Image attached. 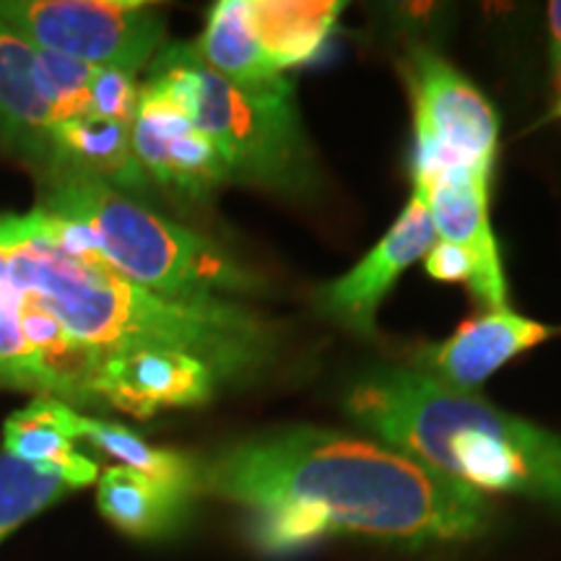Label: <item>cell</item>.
<instances>
[{
    "label": "cell",
    "instance_id": "277c9868",
    "mask_svg": "<svg viewBox=\"0 0 561 561\" xmlns=\"http://www.w3.org/2000/svg\"><path fill=\"white\" fill-rule=\"evenodd\" d=\"M146 87L161 91L191 115L227 161L231 180L301 198L318 187V167L289 76L234 83L208 68L193 45L161 47Z\"/></svg>",
    "mask_w": 561,
    "mask_h": 561
},
{
    "label": "cell",
    "instance_id": "52a82bcc",
    "mask_svg": "<svg viewBox=\"0 0 561 561\" xmlns=\"http://www.w3.org/2000/svg\"><path fill=\"white\" fill-rule=\"evenodd\" d=\"M401 68L416 125L413 172L473 167L491 174L500 121L486 96L430 47H413Z\"/></svg>",
    "mask_w": 561,
    "mask_h": 561
},
{
    "label": "cell",
    "instance_id": "7c38bea8",
    "mask_svg": "<svg viewBox=\"0 0 561 561\" xmlns=\"http://www.w3.org/2000/svg\"><path fill=\"white\" fill-rule=\"evenodd\" d=\"M553 335H561V328H549L510 310L486 312L462 322L453 339L437 346H421L413 369L455 390L471 392L517 354L536 348Z\"/></svg>",
    "mask_w": 561,
    "mask_h": 561
},
{
    "label": "cell",
    "instance_id": "44dd1931",
    "mask_svg": "<svg viewBox=\"0 0 561 561\" xmlns=\"http://www.w3.org/2000/svg\"><path fill=\"white\" fill-rule=\"evenodd\" d=\"M140 102V87L136 76L125 70L96 68L89 89V115L133 125Z\"/></svg>",
    "mask_w": 561,
    "mask_h": 561
},
{
    "label": "cell",
    "instance_id": "ffe728a7",
    "mask_svg": "<svg viewBox=\"0 0 561 561\" xmlns=\"http://www.w3.org/2000/svg\"><path fill=\"white\" fill-rule=\"evenodd\" d=\"M70 491L73 486L50 468L0 453V541Z\"/></svg>",
    "mask_w": 561,
    "mask_h": 561
},
{
    "label": "cell",
    "instance_id": "ba28073f",
    "mask_svg": "<svg viewBox=\"0 0 561 561\" xmlns=\"http://www.w3.org/2000/svg\"><path fill=\"white\" fill-rule=\"evenodd\" d=\"M130 140L146 178L187 203L210 198L231 180L214 140L178 102L146 83L140 87Z\"/></svg>",
    "mask_w": 561,
    "mask_h": 561
},
{
    "label": "cell",
    "instance_id": "7a4b0ae2",
    "mask_svg": "<svg viewBox=\"0 0 561 561\" xmlns=\"http://www.w3.org/2000/svg\"><path fill=\"white\" fill-rule=\"evenodd\" d=\"M0 257L21 297L100 359L140 348L185 351L221 382L252 380L276 362V325L255 310L229 299H164L104 265L76 261L55 248L34 208L0 216Z\"/></svg>",
    "mask_w": 561,
    "mask_h": 561
},
{
    "label": "cell",
    "instance_id": "603a6c76",
    "mask_svg": "<svg viewBox=\"0 0 561 561\" xmlns=\"http://www.w3.org/2000/svg\"><path fill=\"white\" fill-rule=\"evenodd\" d=\"M553 89H557V104H553L551 117H561V47H553Z\"/></svg>",
    "mask_w": 561,
    "mask_h": 561
},
{
    "label": "cell",
    "instance_id": "cb8c5ba5",
    "mask_svg": "<svg viewBox=\"0 0 561 561\" xmlns=\"http://www.w3.org/2000/svg\"><path fill=\"white\" fill-rule=\"evenodd\" d=\"M549 26L553 34V47H561V0L549 3Z\"/></svg>",
    "mask_w": 561,
    "mask_h": 561
},
{
    "label": "cell",
    "instance_id": "4fadbf2b",
    "mask_svg": "<svg viewBox=\"0 0 561 561\" xmlns=\"http://www.w3.org/2000/svg\"><path fill=\"white\" fill-rule=\"evenodd\" d=\"M55 125L58 115L39 50L0 21V138L21 159L42 167Z\"/></svg>",
    "mask_w": 561,
    "mask_h": 561
},
{
    "label": "cell",
    "instance_id": "e0dca14e",
    "mask_svg": "<svg viewBox=\"0 0 561 561\" xmlns=\"http://www.w3.org/2000/svg\"><path fill=\"white\" fill-rule=\"evenodd\" d=\"M96 504L117 530L136 538H157L185 520L191 494L125 466H112L100 476Z\"/></svg>",
    "mask_w": 561,
    "mask_h": 561
},
{
    "label": "cell",
    "instance_id": "8992f818",
    "mask_svg": "<svg viewBox=\"0 0 561 561\" xmlns=\"http://www.w3.org/2000/svg\"><path fill=\"white\" fill-rule=\"evenodd\" d=\"M0 21L47 53L136 76L164 45V13L144 0H0Z\"/></svg>",
    "mask_w": 561,
    "mask_h": 561
},
{
    "label": "cell",
    "instance_id": "9a60e30c",
    "mask_svg": "<svg viewBox=\"0 0 561 561\" xmlns=\"http://www.w3.org/2000/svg\"><path fill=\"white\" fill-rule=\"evenodd\" d=\"M76 413L79 411L62 401L39 396L26 409L5 419V453L19 460L34 462V466L50 468L73 489L89 486L100 479V466L89 455L76 450Z\"/></svg>",
    "mask_w": 561,
    "mask_h": 561
},
{
    "label": "cell",
    "instance_id": "3957f363",
    "mask_svg": "<svg viewBox=\"0 0 561 561\" xmlns=\"http://www.w3.org/2000/svg\"><path fill=\"white\" fill-rule=\"evenodd\" d=\"M343 411L392 450L476 491L561 507V437L413 367H382L348 390Z\"/></svg>",
    "mask_w": 561,
    "mask_h": 561
},
{
    "label": "cell",
    "instance_id": "7402d4cb",
    "mask_svg": "<svg viewBox=\"0 0 561 561\" xmlns=\"http://www.w3.org/2000/svg\"><path fill=\"white\" fill-rule=\"evenodd\" d=\"M426 273L445 284H468L473 286L476 265L466 250L450 242H434L426 252Z\"/></svg>",
    "mask_w": 561,
    "mask_h": 561
},
{
    "label": "cell",
    "instance_id": "ac0fdd59",
    "mask_svg": "<svg viewBox=\"0 0 561 561\" xmlns=\"http://www.w3.org/2000/svg\"><path fill=\"white\" fill-rule=\"evenodd\" d=\"M193 47L208 68L242 87L280 76L252 32L248 13H244V0L216 3L208 13L206 30L193 42Z\"/></svg>",
    "mask_w": 561,
    "mask_h": 561
},
{
    "label": "cell",
    "instance_id": "30bf717a",
    "mask_svg": "<svg viewBox=\"0 0 561 561\" xmlns=\"http://www.w3.org/2000/svg\"><path fill=\"white\" fill-rule=\"evenodd\" d=\"M219 375L185 351L140 348L104 356L91 377L96 405L151 419L164 409L203 405L219 390Z\"/></svg>",
    "mask_w": 561,
    "mask_h": 561
},
{
    "label": "cell",
    "instance_id": "9c48e42d",
    "mask_svg": "<svg viewBox=\"0 0 561 561\" xmlns=\"http://www.w3.org/2000/svg\"><path fill=\"white\" fill-rule=\"evenodd\" d=\"M413 191L430 208L442 242L458 244L476 265L473 294L489 312L507 310V286L489 221V172L473 167H439L413 172Z\"/></svg>",
    "mask_w": 561,
    "mask_h": 561
},
{
    "label": "cell",
    "instance_id": "2e32d148",
    "mask_svg": "<svg viewBox=\"0 0 561 561\" xmlns=\"http://www.w3.org/2000/svg\"><path fill=\"white\" fill-rule=\"evenodd\" d=\"M341 11L335 0H244L252 32L278 73L314 58Z\"/></svg>",
    "mask_w": 561,
    "mask_h": 561
},
{
    "label": "cell",
    "instance_id": "5b68a950",
    "mask_svg": "<svg viewBox=\"0 0 561 561\" xmlns=\"http://www.w3.org/2000/svg\"><path fill=\"white\" fill-rule=\"evenodd\" d=\"M34 208L87 224L100 237L104 268L164 299H224L265 286L255 271L216 242L161 219L100 180L45 178V191Z\"/></svg>",
    "mask_w": 561,
    "mask_h": 561
},
{
    "label": "cell",
    "instance_id": "d6986e66",
    "mask_svg": "<svg viewBox=\"0 0 561 561\" xmlns=\"http://www.w3.org/2000/svg\"><path fill=\"white\" fill-rule=\"evenodd\" d=\"M73 434L76 439H87L94 447H100L102 453L121 460V466L130 468V471L149 476V479L185 491L191 496L198 494V462L187 458V455L151 447L128 426L83 416V413H76Z\"/></svg>",
    "mask_w": 561,
    "mask_h": 561
},
{
    "label": "cell",
    "instance_id": "8fae6325",
    "mask_svg": "<svg viewBox=\"0 0 561 561\" xmlns=\"http://www.w3.org/2000/svg\"><path fill=\"white\" fill-rule=\"evenodd\" d=\"M434 231L430 208L413 191L411 201L405 203L403 214L392 224V229L382 237L362 263H356L346 276L331 280L314 291V307L339 325L348 328L351 333L375 335V314L385 294L392 289L398 276L413 265L432 244Z\"/></svg>",
    "mask_w": 561,
    "mask_h": 561
},
{
    "label": "cell",
    "instance_id": "6da1fadb",
    "mask_svg": "<svg viewBox=\"0 0 561 561\" xmlns=\"http://www.w3.org/2000/svg\"><path fill=\"white\" fill-rule=\"evenodd\" d=\"M198 491L248 510L252 546L271 557L341 533L460 543L491 525L481 491L401 450L312 426L261 434L198 462Z\"/></svg>",
    "mask_w": 561,
    "mask_h": 561
},
{
    "label": "cell",
    "instance_id": "5bb4252c",
    "mask_svg": "<svg viewBox=\"0 0 561 561\" xmlns=\"http://www.w3.org/2000/svg\"><path fill=\"white\" fill-rule=\"evenodd\" d=\"M42 178H89L115 187L117 193H146L149 178L133 153L130 125L107 117L81 115L58 123L47 133Z\"/></svg>",
    "mask_w": 561,
    "mask_h": 561
}]
</instances>
